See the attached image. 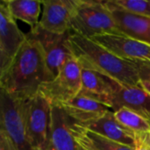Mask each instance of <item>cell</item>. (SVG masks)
<instances>
[{"mask_svg": "<svg viewBox=\"0 0 150 150\" xmlns=\"http://www.w3.org/2000/svg\"><path fill=\"white\" fill-rule=\"evenodd\" d=\"M49 81L43 50L40 43L27 34L26 41L11 64L0 74V89L13 98L27 101L39 94L41 85Z\"/></svg>", "mask_w": 150, "mask_h": 150, "instance_id": "cell-1", "label": "cell"}, {"mask_svg": "<svg viewBox=\"0 0 150 150\" xmlns=\"http://www.w3.org/2000/svg\"><path fill=\"white\" fill-rule=\"evenodd\" d=\"M70 49L81 67L109 76L119 83L139 86L141 78L134 63L120 59L91 39L71 31Z\"/></svg>", "mask_w": 150, "mask_h": 150, "instance_id": "cell-2", "label": "cell"}, {"mask_svg": "<svg viewBox=\"0 0 150 150\" xmlns=\"http://www.w3.org/2000/svg\"><path fill=\"white\" fill-rule=\"evenodd\" d=\"M70 30L88 39L104 34H121L105 1L75 0Z\"/></svg>", "mask_w": 150, "mask_h": 150, "instance_id": "cell-3", "label": "cell"}, {"mask_svg": "<svg viewBox=\"0 0 150 150\" xmlns=\"http://www.w3.org/2000/svg\"><path fill=\"white\" fill-rule=\"evenodd\" d=\"M81 90L82 67L73 55L65 62L53 80L41 85L39 94L53 106H61L76 98Z\"/></svg>", "mask_w": 150, "mask_h": 150, "instance_id": "cell-4", "label": "cell"}, {"mask_svg": "<svg viewBox=\"0 0 150 150\" xmlns=\"http://www.w3.org/2000/svg\"><path fill=\"white\" fill-rule=\"evenodd\" d=\"M0 91V130L7 134L18 150H34L26 129L25 101L13 98L4 90Z\"/></svg>", "mask_w": 150, "mask_h": 150, "instance_id": "cell-5", "label": "cell"}, {"mask_svg": "<svg viewBox=\"0 0 150 150\" xmlns=\"http://www.w3.org/2000/svg\"><path fill=\"white\" fill-rule=\"evenodd\" d=\"M52 105L40 94L25 101V123L30 143L34 150L50 144Z\"/></svg>", "mask_w": 150, "mask_h": 150, "instance_id": "cell-6", "label": "cell"}, {"mask_svg": "<svg viewBox=\"0 0 150 150\" xmlns=\"http://www.w3.org/2000/svg\"><path fill=\"white\" fill-rule=\"evenodd\" d=\"M70 33L71 30L62 34L50 33L39 25L31 28L27 33L40 43L51 80L58 75L65 62L73 56L69 44Z\"/></svg>", "mask_w": 150, "mask_h": 150, "instance_id": "cell-7", "label": "cell"}, {"mask_svg": "<svg viewBox=\"0 0 150 150\" xmlns=\"http://www.w3.org/2000/svg\"><path fill=\"white\" fill-rule=\"evenodd\" d=\"M103 76L109 87L108 107L112 111L127 108L150 120V95L141 85H127L109 76Z\"/></svg>", "mask_w": 150, "mask_h": 150, "instance_id": "cell-8", "label": "cell"}, {"mask_svg": "<svg viewBox=\"0 0 150 150\" xmlns=\"http://www.w3.org/2000/svg\"><path fill=\"white\" fill-rule=\"evenodd\" d=\"M26 40L27 34L18 28L6 0H3L0 4V74L9 68Z\"/></svg>", "mask_w": 150, "mask_h": 150, "instance_id": "cell-9", "label": "cell"}, {"mask_svg": "<svg viewBox=\"0 0 150 150\" xmlns=\"http://www.w3.org/2000/svg\"><path fill=\"white\" fill-rule=\"evenodd\" d=\"M91 40L122 60L133 63L150 64V44L123 34L98 35Z\"/></svg>", "mask_w": 150, "mask_h": 150, "instance_id": "cell-10", "label": "cell"}, {"mask_svg": "<svg viewBox=\"0 0 150 150\" xmlns=\"http://www.w3.org/2000/svg\"><path fill=\"white\" fill-rule=\"evenodd\" d=\"M105 4L121 34L150 44V18L127 11L116 4L113 0L105 1Z\"/></svg>", "mask_w": 150, "mask_h": 150, "instance_id": "cell-11", "label": "cell"}, {"mask_svg": "<svg viewBox=\"0 0 150 150\" xmlns=\"http://www.w3.org/2000/svg\"><path fill=\"white\" fill-rule=\"evenodd\" d=\"M43 11L39 25L44 30L62 34L70 30L75 10V0L42 1Z\"/></svg>", "mask_w": 150, "mask_h": 150, "instance_id": "cell-12", "label": "cell"}, {"mask_svg": "<svg viewBox=\"0 0 150 150\" xmlns=\"http://www.w3.org/2000/svg\"><path fill=\"white\" fill-rule=\"evenodd\" d=\"M78 125L111 141L135 148L136 134L116 119L113 111H109L95 120Z\"/></svg>", "mask_w": 150, "mask_h": 150, "instance_id": "cell-13", "label": "cell"}, {"mask_svg": "<svg viewBox=\"0 0 150 150\" xmlns=\"http://www.w3.org/2000/svg\"><path fill=\"white\" fill-rule=\"evenodd\" d=\"M61 107L73 121L78 124L95 120L109 111H112L101 102L81 93L62 105Z\"/></svg>", "mask_w": 150, "mask_h": 150, "instance_id": "cell-14", "label": "cell"}, {"mask_svg": "<svg viewBox=\"0 0 150 150\" xmlns=\"http://www.w3.org/2000/svg\"><path fill=\"white\" fill-rule=\"evenodd\" d=\"M72 120L61 106L52 105L50 143L56 150H79L71 131Z\"/></svg>", "mask_w": 150, "mask_h": 150, "instance_id": "cell-15", "label": "cell"}, {"mask_svg": "<svg viewBox=\"0 0 150 150\" xmlns=\"http://www.w3.org/2000/svg\"><path fill=\"white\" fill-rule=\"evenodd\" d=\"M71 131L76 142L88 150H135L127 145H124L98 134L89 131L72 120Z\"/></svg>", "mask_w": 150, "mask_h": 150, "instance_id": "cell-16", "label": "cell"}, {"mask_svg": "<svg viewBox=\"0 0 150 150\" xmlns=\"http://www.w3.org/2000/svg\"><path fill=\"white\" fill-rule=\"evenodd\" d=\"M81 94L96 99L108 106L109 87L103 75L82 68Z\"/></svg>", "mask_w": 150, "mask_h": 150, "instance_id": "cell-17", "label": "cell"}, {"mask_svg": "<svg viewBox=\"0 0 150 150\" xmlns=\"http://www.w3.org/2000/svg\"><path fill=\"white\" fill-rule=\"evenodd\" d=\"M6 4L15 19L28 24L31 28L39 25L41 2L34 0H6Z\"/></svg>", "mask_w": 150, "mask_h": 150, "instance_id": "cell-18", "label": "cell"}, {"mask_svg": "<svg viewBox=\"0 0 150 150\" xmlns=\"http://www.w3.org/2000/svg\"><path fill=\"white\" fill-rule=\"evenodd\" d=\"M114 115L123 126L135 134H147L150 132V120L133 110L120 108L114 112Z\"/></svg>", "mask_w": 150, "mask_h": 150, "instance_id": "cell-19", "label": "cell"}, {"mask_svg": "<svg viewBox=\"0 0 150 150\" xmlns=\"http://www.w3.org/2000/svg\"><path fill=\"white\" fill-rule=\"evenodd\" d=\"M116 4L132 13L150 18V1L148 0H113Z\"/></svg>", "mask_w": 150, "mask_h": 150, "instance_id": "cell-20", "label": "cell"}, {"mask_svg": "<svg viewBox=\"0 0 150 150\" xmlns=\"http://www.w3.org/2000/svg\"><path fill=\"white\" fill-rule=\"evenodd\" d=\"M0 150H18L7 134L0 130Z\"/></svg>", "mask_w": 150, "mask_h": 150, "instance_id": "cell-21", "label": "cell"}, {"mask_svg": "<svg viewBox=\"0 0 150 150\" xmlns=\"http://www.w3.org/2000/svg\"><path fill=\"white\" fill-rule=\"evenodd\" d=\"M141 80H148L150 81V64L143 63H134Z\"/></svg>", "mask_w": 150, "mask_h": 150, "instance_id": "cell-22", "label": "cell"}, {"mask_svg": "<svg viewBox=\"0 0 150 150\" xmlns=\"http://www.w3.org/2000/svg\"><path fill=\"white\" fill-rule=\"evenodd\" d=\"M134 149L135 150H150L149 147L145 143V142L139 134H136V143Z\"/></svg>", "mask_w": 150, "mask_h": 150, "instance_id": "cell-23", "label": "cell"}, {"mask_svg": "<svg viewBox=\"0 0 150 150\" xmlns=\"http://www.w3.org/2000/svg\"><path fill=\"white\" fill-rule=\"evenodd\" d=\"M141 86L150 95V81L141 80Z\"/></svg>", "mask_w": 150, "mask_h": 150, "instance_id": "cell-24", "label": "cell"}, {"mask_svg": "<svg viewBox=\"0 0 150 150\" xmlns=\"http://www.w3.org/2000/svg\"><path fill=\"white\" fill-rule=\"evenodd\" d=\"M139 135L142 138V140L145 142V143L150 148V132L147 133V134H139Z\"/></svg>", "mask_w": 150, "mask_h": 150, "instance_id": "cell-25", "label": "cell"}, {"mask_svg": "<svg viewBox=\"0 0 150 150\" xmlns=\"http://www.w3.org/2000/svg\"><path fill=\"white\" fill-rule=\"evenodd\" d=\"M41 150H56V149H55L53 147V145L50 143V144H49V145H48L47 148H45V149H41Z\"/></svg>", "mask_w": 150, "mask_h": 150, "instance_id": "cell-26", "label": "cell"}, {"mask_svg": "<svg viewBox=\"0 0 150 150\" xmlns=\"http://www.w3.org/2000/svg\"><path fill=\"white\" fill-rule=\"evenodd\" d=\"M79 145V144H78ZM79 150H88V149H86L85 148H83V147H82L81 145H79Z\"/></svg>", "mask_w": 150, "mask_h": 150, "instance_id": "cell-27", "label": "cell"}]
</instances>
